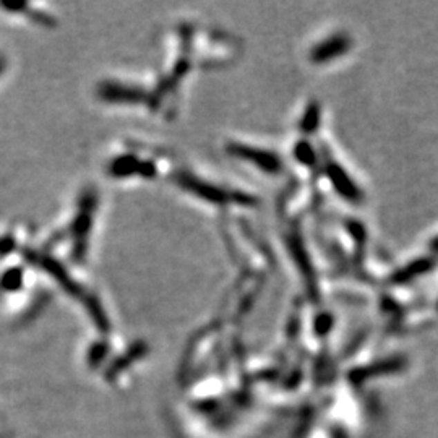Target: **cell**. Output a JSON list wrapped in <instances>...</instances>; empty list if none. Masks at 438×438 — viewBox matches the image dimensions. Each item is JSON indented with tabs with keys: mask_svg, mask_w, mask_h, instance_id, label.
Listing matches in <instances>:
<instances>
[{
	"mask_svg": "<svg viewBox=\"0 0 438 438\" xmlns=\"http://www.w3.org/2000/svg\"><path fill=\"white\" fill-rule=\"evenodd\" d=\"M21 269L17 268V269H10V272H7L6 274H3L2 278V287L8 289V291H15V289H18L21 286Z\"/></svg>",
	"mask_w": 438,
	"mask_h": 438,
	"instance_id": "6da1fadb",
	"label": "cell"
},
{
	"mask_svg": "<svg viewBox=\"0 0 438 438\" xmlns=\"http://www.w3.org/2000/svg\"><path fill=\"white\" fill-rule=\"evenodd\" d=\"M3 68H6V60H3L2 57H0V72H2Z\"/></svg>",
	"mask_w": 438,
	"mask_h": 438,
	"instance_id": "7a4b0ae2",
	"label": "cell"
}]
</instances>
